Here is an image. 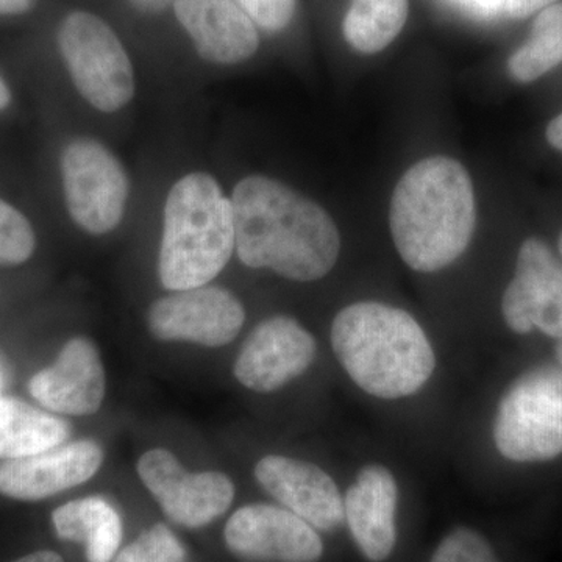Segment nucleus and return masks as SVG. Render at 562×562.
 I'll use <instances>...</instances> for the list:
<instances>
[{"mask_svg": "<svg viewBox=\"0 0 562 562\" xmlns=\"http://www.w3.org/2000/svg\"><path fill=\"white\" fill-rule=\"evenodd\" d=\"M105 371L99 351L87 338H74L57 361L32 376L29 392L44 408L68 416H90L105 397Z\"/></svg>", "mask_w": 562, "mask_h": 562, "instance_id": "15", "label": "nucleus"}, {"mask_svg": "<svg viewBox=\"0 0 562 562\" xmlns=\"http://www.w3.org/2000/svg\"><path fill=\"white\" fill-rule=\"evenodd\" d=\"M557 2L558 0H506V11L513 18L524 20V18L531 16Z\"/></svg>", "mask_w": 562, "mask_h": 562, "instance_id": "26", "label": "nucleus"}, {"mask_svg": "<svg viewBox=\"0 0 562 562\" xmlns=\"http://www.w3.org/2000/svg\"><path fill=\"white\" fill-rule=\"evenodd\" d=\"M562 63V3L547 7L536 18L530 38L508 61L513 79L528 83Z\"/></svg>", "mask_w": 562, "mask_h": 562, "instance_id": "21", "label": "nucleus"}, {"mask_svg": "<svg viewBox=\"0 0 562 562\" xmlns=\"http://www.w3.org/2000/svg\"><path fill=\"white\" fill-rule=\"evenodd\" d=\"M502 313L514 333L527 335L538 328L562 339V262L541 239H527L520 247Z\"/></svg>", "mask_w": 562, "mask_h": 562, "instance_id": "10", "label": "nucleus"}, {"mask_svg": "<svg viewBox=\"0 0 562 562\" xmlns=\"http://www.w3.org/2000/svg\"><path fill=\"white\" fill-rule=\"evenodd\" d=\"M52 524L61 539L85 547L88 562H110L120 550L121 516L105 498L87 497L66 503L52 514Z\"/></svg>", "mask_w": 562, "mask_h": 562, "instance_id": "18", "label": "nucleus"}, {"mask_svg": "<svg viewBox=\"0 0 562 562\" xmlns=\"http://www.w3.org/2000/svg\"><path fill=\"white\" fill-rule=\"evenodd\" d=\"M103 452L94 441L58 446L0 465V494L16 501H43L88 482L101 469Z\"/></svg>", "mask_w": 562, "mask_h": 562, "instance_id": "14", "label": "nucleus"}, {"mask_svg": "<svg viewBox=\"0 0 562 562\" xmlns=\"http://www.w3.org/2000/svg\"><path fill=\"white\" fill-rule=\"evenodd\" d=\"M235 249L251 269L284 279H324L338 261L341 239L330 214L268 177L239 181L232 195Z\"/></svg>", "mask_w": 562, "mask_h": 562, "instance_id": "1", "label": "nucleus"}, {"mask_svg": "<svg viewBox=\"0 0 562 562\" xmlns=\"http://www.w3.org/2000/svg\"><path fill=\"white\" fill-rule=\"evenodd\" d=\"M547 140L554 147V149L562 150V114L554 117L547 127Z\"/></svg>", "mask_w": 562, "mask_h": 562, "instance_id": "29", "label": "nucleus"}, {"mask_svg": "<svg viewBox=\"0 0 562 562\" xmlns=\"http://www.w3.org/2000/svg\"><path fill=\"white\" fill-rule=\"evenodd\" d=\"M430 562H502L486 538L468 527L454 528L439 543Z\"/></svg>", "mask_w": 562, "mask_h": 562, "instance_id": "24", "label": "nucleus"}, {"mask_svg": "<svg viewBox=\"0 0 562 562\" xmlns=\"http://www.w3.org/2000/svg\"><path fill=\"white\" fill-rule=\"evenodd\" d=\"M331 347L351 382L383 401L416 394L436 369L435 350L419 322L380 302L353 303L336 314Z\"/></svg>", "mask_w": 562, "mask_h": 562, "instance_id": "3", "label": "nucleus"}, {"mask_svg": "<svg viewBox=\"0 0 562 562\" xmlns=\"http://www.w3.org/2000/svg\"><path fill=\"white\" fill-rule=\"evenodd\" d=\"M35 0H0V14H22L32 9Z\"/></svg>", "mask_w": 562, "mask_h": 562, "instance_id": "28", "label": "nucleus"}, {"mask_svg": "<svg viewBox=\"0 0 562 562\" xmlns=\"http://www.w3.org/2000/svg\"><path fill=\"white\" fill-rule=\"evenodd\" d=\"M251 21L271 32L288 27L295 11V0H236Z\"/></svg>", "mask_w": 562, "mask_h": 562, "instance_id": "25", "label": "nucleus"}, {"mask_svg": "<svg viewBox=\"0 0 562 562\" xmlns=\"http://www.w3.org/2000/svg\"><path fill=\"white\" fill-rule=\"evenodd\" d=\"M398 484L382 464L358 472L344 497V517L360 552L372 562L391 557L397 542Z\"/></svg>", "mask_w": 562, "mask_h": 562, "instance_id": "16", "label": "nucleus"}, {"mask_svg": "<svg viewBox=\"0 0 562 562\" xmlns=\"http://www.w3.org/2000/svg\"><path fill=\"white\" fill-rule=\"evenodd\" d=\"M3 383H5V372H3L2 366H0V390H2Z\"/></svg>", "mask_w": 562, "mask_h": 562, "instance_id": "34", "label": "nucleus"}, {"mask_svg": "<svg viewBox=\"0 0 562 562\" xmlns=\"http://www.w3.org/2000/svg\"><path fill=\"white\" fill-rule=\"evenodd\" d=\"M235 217L231 199L209 173L173 184L165 206L158 276L166 290L205 286L231 261Z\"/></svg>", "mask_w": 562, "mask_h": 562, "instance_id": "4", "label": "nucleus"}, {"mask_svg": "<svg viewBox=\"0 0 562 562\" xmlns=\"http://www.w3.org/2000/svg\"><path fill=\"white\" fill-rule=\"evenodd\" d=\"M13 562H65L60 554L50 552V550H41V552H35L27 554V557H22L20 560Z\"/></svg>", "mask_w": 562, "mask_h": 562, "instance_id": "30", "label": "nucleus"}, {"mask_svg": "<svg viewBox=\"0 0 562 562\" xmlns=\"http://www.w3.org/2000/svg\"><path fill=\"white\" fill-rule=\"evenodd\" d=\"M244 321L243 303L217 286L173 291L151 303L147 314L155 338L205 347L227 346L241 331Z\"/></svg>", "mask_w": 562, "mask_h": 562, "instance_id": "9", "label": "nucleus"}, {"mask_svg": "<svg viewBox=\"0 0 562 562\" xmlns=\"http://www.w3.org/2000/svg\"><path fill=\"white\" fill-rule=\"evenodd\" d=\"M408 9V0H351L344 36L361 54L382 52L402 32Z\"/></svg>", "mask_w": 562, "mask_h": 562, "instance_id": "20", "label": "nucleus"}, {"mask_svg": "<svg viewBox=\"0 0 562 562\" xmlns=\"http://www.w3.org/2000/svg\"><path fill=\"white\" fill-rule=\"evenodd\" d=\"M558 247H560V254H561V257H562V233H561V236H560V243H558Z\"/></svg>", "mask_w": 562, "mask_h": 562, "instance_id": "35", "label": "nucleus"}, {"mask_svg": "<svg viewBox=\"0 0 562 562\" xmlns=\"http://www.w3.org/2000/svg\"><path fill=\"white\" fill-rule=\"evenodd\" d=\"M35 244V232L27 217L0 199V266L27 261Z\"/></svg>", "mask_w": 562, "mask_h": 562, "instance_id": "22", "label": "nucleus"}, {"mask_svg": "<svg viewBox=\"0 0 562 562\" xmlns=\"http://www.w3.org/2000/svg\"><path fill=\"white\" fill-rule=\"evenodd\" d=\"M316 353L312 333L292 317L273 316L250 333L233 372L247 390L269 394L299 379Z\"/></svg>", "mask_w": 562, "mask_h": 562, "instance_id": "11", "label": "nucleus"}, {"mask_svg": "<svg viewBox=\"0 0 562 562\" xmlns=\"http://www.w3.org/2000/svg\"><path fill=\"white\" fill-rule=\"evenodd\" d=\"M69 424L18 398L0 397V458L18 460L61 446Z\"/></svg>", "mask_w": 562, "mask_h": 562, "instance_id": "19", "label": "nucleus"}, {"mask_svg": "<svg viewBox=\"0 0 562 562\" xmlns=\"http://www.w3.org/2000/svg\"><path fill=\"white\" fill-rule=\"evenodd\" d=\"M63 187L70 217L83 231L103 235L124 216L127 173L109 149L94 139H76L61 158Z\"/></svg>", "mask_w": 562, "mask_h": 562, "instance_id": "7", "label": "nucleus"}, {"mask_svg": "<svg viewBox=\"0 0 562 562\" xmlns=\"http://www.w3.org/2000/svg\"><path fill=\"white\" fill-rule=\"evenodd\" d=\"M139 9L147 11H161L165 10L172 0H133Z\"/></svg>", "mask_w": 562, "mask_h": 562, "instance_id": "31", "label": "nucleus"}, {"mask_svg": "<svg viewBox=\"0 0 562 562\" xmlns=\"http://www.w3.org/2000/svg\"><path fill=\"white\" fill-rule=\"evenodd\" d=\"M173 10L203 60L236 65L258 49L254 21L235 0H173Z\"/></svg>", "mask_w": 562, "mask_h": 562, "instance_id": "17", "label": "nucleus"}, {"mask_svg": "<svg viewBox=\"0 0 562 562\" xmlns=\"http://www.w3.org/2000/svg\"><path fill=\"white\" fill-rule=\"evenodd\" d=\"M454 2L480 16H492L498 11L506 10V0H454Z\"/></svg>", "mask_w": 562, "mask_h": 562, "instance_id": "27", "label": "nucleus"}, {"mask_svg": "<svg viewBox=\"0 0 562 562\" xmlns=\"http://www.w3.org/2000/svg\"><path fill=\"white\" fill-rule=\"evenodd\" d=\"M255 479L284 508L317 530L333 531L346 520L338 484L312 462L269 454L258 461Z\"/></svg>", "mask_w": 562, "mask_h": 562, "instance_id": "13", "label": "nucleus"}, {"mask_svg": "<svg viewBox=\"0 0 562 562\" xmlns=\"http://www.w3.org/2000/svg\"><path fill=\"white\" fill-rule=\"evenodd\" d=\"M475 222L471 176L453 158L416 162L392 194V239L416 272H438L457 261L471 244Z\"/></svg>", "mask_w": 562, "mask_h": 562, "instance_id": "2", "label": "nucleus"}, {"mask_svg": "<svg viewBox=\"0 0 562 562\" xmlns=\"http://www.w3.org/2000/svg\"><path fill=\"white\" fill-rule=\"evenodd\" d=\"M11 101V94L9 88H7V85L3 83V80L0 79V111L3 109H7L9 106V103Z\"/></svg>", "mask_w": 562, "mask_h": 562, "instance_id": "32", "label": "nucleus"}, {"mask_svg": "<svg viewBox=\"0 0 562 562\" xmlns=\"http://www.w3.org/2000/svg\"><path fill=\"white\" fill-rule=\"evenodd\" d=\"M114 562H187V552L166 525L157 524L128 543Z\"/></svg>", "mask_w": 562, "mask_h": 562, "instance_id": "23", "label": "nucleus"}, {"mask_svg": "<svg viewBox=\"0 0 562 562\" xmlns=\"http://www.w3.org/2000/svg\"><path fill=\"white\" fill-rule=\"evenodd\" d=\"M58 46L74 85L94 109L116 111L132 101L131 58L101 18L87 11L70 13L58 31Z\"/></svg>", "mask_w": 562, "mask_h": 562, "instance_id": "6", "label": "nucleus"}, {"mask_svg": "<svg viewBox=\"0 0 562 562\" xmlns=\"http://www.w3.org/2000/svg\"><path fill=\"white\" fill-rule=\"evenodd\" d=\"M554 353H557V360H558V362H560L561 368H562V339H560V341H558L557 350H554Z\"/></svg>", "mask_w": 562, "mask_h": 562, "instance_id": "33", "label": "nucleus"}, {"mask_svg": "<svg viewBox=\"0 0 562 562\" xmlns=\"http://www.w3.org/2000/svg\"><path fill=\"white\" fill-rule=\"evenodd\" d=\"M138 475L172 522L205 527L231 508L235 486L225 473H191L166 449L139 458Z\"/></svg>", "mask_w": 562, "mask_h": 562, "instance_id": "8", "label": "nucleus"}, {"mask_svg": "<svg viewBox=\"0 0 562 562\" xmlns=\"http://www.w3.org/2000/svg\"><path fill=\"white\" fill-rule=\"evenodd\" d=\"M224 538L232 553L249 560L316 562L324 553L316 528L290 509L266 503L243 506L233 514Z\"/></svg>", "mask_w": 562, "mask_h": 562, "instance_id": "12", "label": "nucleus"}, {"mask_svg": "<svg viewBox=\"0 0 562 562\" xmlns=\"http://www.w3.org/2000/svg\"><path fill=\"white\" fill-rule=\"evenodd\" d=\"M509 461H549L562 453V368L539 366L503 394L492 428Z\"/></svg>", "mask_w": 562, "mask_h": 562, "instance_id": "5", "label": "nucleus"}]
</instances>
